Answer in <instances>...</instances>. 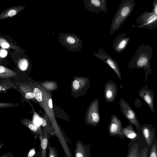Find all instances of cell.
<instances>
[{
    "mask_svg": "<svg viewBox=\"0 0 157 157\" xmlns=\"http://www.w3.org/2000/svg\"><path fill=\"white\" fill-rule=\"evenodd\" d=\"M125 137L132 140H135L138 137L137 133L134 130L132 124H128L122 129Z\"/></svg>",
    "mask_w": 157,
    "mask_h": 157,
    "instance_id": "22",
    "label": "cell"
},
{
    "mask_svg": "<svg viewBox=\"0 0 157 157\" xmlns=\"http://www.w3.org/2000/svg\"><path fill=\"white\" fill-rule=\"evenodd\" d=\"M155 128L150 124H144L141 125V130L140 132H142L149 147L151 145L155 136Z\"/></svg>",
    "mask_w": 157,
    "mask_h": 157,
    "instance_id": "14",
    "label": "cell"
},
{
    "mask_svg": "<svg viewBox=\"0 0 157 157\" xmlns=\"http://www.w3.org/2000/svg\"><path fill=\"white\" fill-rule=\"evenodd\" d=\"M100 119L99 101L97 98L94 100L90 107L87 122L88 124L95 127L99 124Z\"/></svg>",
    "mask_w": 157,
    "mask_h": 157,
    "instance_id": "9",
    "label": "cell"
},
{
    "mask_svg": "<svg viewBox=\"0 0 157 157\" xmlns=\"http://www.w3.org/2000/svg\"><path fill=\"white\" fill-rule=\"evenodd\" d=\"M136 3L134 0H123L113 18L110 34L118 30L132 12Z\"/></svg>",
    "mask_w": 157,
    "mask_h": 157,
    "instance_id": "2",
    "label": "cell"
},
{
    "mask_svg": "<svg viewBox=\"0 0 157 157\" xmlns=\"http://www.w3.org/2000/svg\"><path fill=\"white\" fill-rule=\"evenodd\" d=\"M149 157H157L156 139L151 147Z\"/></svg>",
    "mask_w": 157,
    "mask_h": 157,
    "instance_id": "28",
    "label": "cell"
},
{
    "mask_svg": "<svg viewBox=\"0 0 157 157\" xmlns=\"http://www.w3.org/2000/svg\"><path fill=\"white\" fill-rule=\"evenodd\" d=\"M136 27L151 30L157 27V15L152 12L144 11L136 18Z\"/></svg>",
    "mask_w": 157,
    "mask_h": 157,
    "instance_id": "4",
    "label": "cell"
},
{
    "mask_svg": "<svg viewBox=\"0 0 157 157\" xmlns=\"http://www.w3.org/2000/svg\"><path fill=\"white\" fill-rule=\"evenodd\" d=\"M93 55L106 63L115 72L119 79L121 80V75L118 63L102 47H99L97 52L94 53Z\"/></svg>",
    "mask_w": 157,
    "mask_h": 157,
    "instance_id": "6",
    "label": "cell"
},
{
    "mask_svg": "<svg viewBox=\"0 0 157 157\" xmlns=\"http://www.w3.org/2000/svg\"><path fill=\"white\" fill-rule=\"evenodd\" d=\"M58 39L61 45L69 51L76 52L82 48V40L75 34L59 33Z\"/></svg>",
    "mask_w": 157,
    "mask_h": 157,
    "instance_id": "3",
    "label": "cell"
},
{
    "mask_svg": "<svg viewBox=\"0 0 157 157\" xmlns=\"http://www.w3.org/2000/svg\"><path fill=\"white\" fill-rule=\"evenodd\" d=\"M126 33H121L115 38L113 44V48L115 52L120 53L127 47L130 37H126Z\"/></svg>",
    "mask_w": 157,
    "mask_h": 157,
    "instance_id": "13",
    "label": "cell"
},
{
    "mask_svg": "<svg viewBox=\"0 0 157 157\" xmlns=\"http://www.w3.org/2000/svg\"><path fill=\"white\" fill-rule=\"evenodd\" d=\"M64 157H67V156H66V155H65Z\"/></svg>",
    "mask_w": 157,
    "mask_h": 157,
    "instance_id": "38",
    "label": "cell"
},
{
    "mask_svg": "<svg viewBox=\"0 0 157 157\" xmlns=\"http://www.w3.org/2000/svg\"><path fill=\"white\" fill-rule=\"evenodd\" d=\"M123 127L121 120L116 115L113 114L111 117L107 128L109 137H116L117 135L121 139L124 138L122 131Z\"/></svg>",
    "mask_w": 157,
    "mask_h": 157,
    "instance_id": "7",
    "label": "cell"
},
{
    "mask_svg": "<svg viewBox=\"0 0 157 157\" xmlns=\"http://www.w3.org/2000/svg\"><path fill=\"white\" fill-rule=\"evenodd\" d=\"M21 121L22 124L27 126L36 135L39 136L40 139L42 138L43 135L38 128L36 125L31 123L29 120L25 118H22Z\"/></svg>",
    "mask_w": 157,
    "mask_h": 157,
    "instance_id": "23",
    "label": "cell"
},
{
    "mask_svg": "<svg viewBox=\"0 0 157 157\" xmlns=\"http://www.w3.org/2000/svg\"><path fill=\"white\" fill-rule=\"evenodd\" d=\"M7 53L6 52L3 50H2L0 51V56L1 57H4L6 55Z\"/></svg>",
    "mask_w": 157,
    "mask_h": 157,
    "instance_id": "35",
    "label": "cell"
},
{
    "mask_svg": "<svg viewBox=\"0 0 157 157\" xmlns=\"http://www.w3.org/2000/svg\"><path fill=\"white\" fill-rule=\"evenodd\" d=\"M48 149L49 150L48 157H58V154L55 147L51 146L49 143Z\"/></svg>",
    "mask_w": 157,
    "mask_h": 157,
    "instance_id": "25",
    "label": "cell"
},
{
    "mask_svg": "<svg viewBox=\"0 0 157 157\" xmlns=\"http://www.w3.org/2000/svg\"><path fill=\"white\" fill-rule=\"evenodd\" d=\"M17 87V91L20 92L22 95H24L26 98L31 99L34 98L33 92L31 90L29 84L27 83L25 79L19 80L15 82Z\"/></svg>",
    "mask_w": 157,
    "mask_h": 157,
    "instance_id": "15",
    "label": "cell"
},
{
    "mask_svg": "<svg viewBox=\"0 0 157 157\" xmlns=\"http://www.w3.org/2000/svg\"><path fill=\"white\" fill-rule=\"evenodd\" d=\"M152 55V49L151 46L141 44L139 46L128 64V70L130 71L134 68H143L145 73L144 82H146L148 75L152 72L150 61Z\"/></svg>",
    "mask_w": 157,
    "mask_h": 157,
    "instance_id": "1",
    "label": "cell"
},
{
    "mask_svg": "<svg viewBox=\"0 0 157 157\" xmlns=\"http://www.w3.org/2000/svg\"><path fill=\"white\" fill-rule=\"evenodd\" d=\"M10 89L17 91V87L14 81L0 79V94L5 93Z\"/></svg>",
    "mask_w": 157,
    "mask_h": 157,
    "instance_id": "21",
    "label": "cell"
},
{
    "mask_svg": "<svg viewBox=\"0 0 157 157\" xmlns=\"http://www.w3.org/2000/svg\"><path fill=\"white\" fill-rule=\"evenodd\" d=\"M73 86L75 90H78L79 87V83L78 80H75L73 82Z\"/></svg>",
    "mask_w": 157,
    "mask_h": 157,
    "instance_id": "31",
    "label": "cell"
},
{
    "mask_svg": "<svg viewBox=\"0 0 157 157\" xmlns=\"http://www.w3.org/2000/svg\"><path fill=\"white\" fill-rule=\"evenodd\" d=\"M20 104L18 103L0 102V109L12 108L18 106Z\"/></svg>",
    "mask_w": 157,
    "mask_h": 157,
    "instance_id": "27",
    "label": "cell"
},
{
    "mask_svg": "<svg viewBox=\"0 0 157 157\" xmlns=\"http://www.w3.org/2000/svg\"><path fill=\"white\" fill-rule=\"evenodd\" d=\"M33 93L34 94V98L39 102L42 101V93L37 88L35 87L33 89Z\"/></svg>",
    "mask_w": 157,
    "mask_h": 157,
    "instance_id": "26",
    "label": "cell"
},
{
    "mask_svg": "<svg viewBox=\"0 0 157 157\" xmlns=\"http://www.w3.org/2000/svg\"><path fill=\"white\" fill-rule=\"evenodd\" d=\"M152 4L153 8L152 12L157 15V0H153Z\"/></svg>",
    "mask_w": 157,
    "mask_h": 157,
    "instance_id": "30",
    "label": "cell"
},
{
    "mask_svg": "<svg viewBox=\"0 0 157 157\" xmlns=\"http://www.w3.org/2000/svg\"><path fill=\"white\" fill-rule=\"evenodd\" d=\"M25 79L15 70L11 69L0 65V79L10 80L14 82L17 80Z\"/></svg>",
    "mask_w": 157,
    "mask_h": 157,
    "instance_id": "12",
    "label": "cell"
},
{
    "mask_svg": "<svg viewBox=\"0 0 157 157\" xmlns=\"http://www.w3.org/2000/svg\"><path fill=\"white\" fill-rule=\"evenodd\" d=\"M105 98L108 102L114 101L117 94L118 89L115 83L113 81L109 80L105 84L104 89Z\"/></svg>",
    "mask_w": 157,
    "mask_h": 157,
    "instance_id": "11",
    "label": "cell"
},
{
    "mask_svg": "<svg viewBox=\"0 0 157 157\" xmlns=\"http://www.w3.org/2000/svg\"><path fill=\"white\" fill-rule=\"evenodd\" d=\"M148 149L147 147L144 148L139 154V157H147Z\"/></svg>",
    "mask_w": 157,
    "mask_h": 157,
    "instance_id": "29",
    "label": "cell"
},
{
    "mask_svg": "<svg viewBox=\"0 0 157 157\" xmlns=\"http://www.w3.org/2000/svg\"><path fill=\"white\" fill-rule=\"evenodd\" d=\"M48 102V105L49 108L50 109H52L53 107L52 99L51 98L49 99Z\"/></svg>",
    "mask_w": 157,
    "mask_h": 157,
    "instance_id": "36",
    "label": "cell"
},
{
    "mask_svg": "<svg viewBox=\"0 0 157 157\" xmlns=\"http://www.w3.org/2000/svg\"><path fill=\"white\" fill-rule=\"evenodd\" d=\"M40 125L43 127L46 126L47 124V123L46 121L42 118H40Z\"/></svg>",
    "mask_w": 157,
    "mask_h": 157,
    "instance_id": "33",
    "label": "cell"
},
{
    "mask_svg": "<svg viewBox=\"0 0 157 157\" xmlns=\"http://www.w3.org/2000/svg\"><path fill=\"white\" fill-rule=\"evenodd\" d=\"M17 70H16L25 79V73L28 70L29 62L28 59L23 58L19 59L17 63Z\"/></svg>",
    "mask_w": 157,
    "mask_h": 157,
    "instance_id": "19",
    "label": "cell"
},
{
    "mask_svg": "<svg viewBox=\"0 0 157 157\" xmlns=\"http://www.w3.org/2000/svg\"><path fill=\"white\" fill-rule=\"evenodd\" d=\"M25 8L24 6L10 7L4 10L0 14V19L3 20L13 17Z\"/></svg>",
    "mask_w": 157,
    "mask_h": 157,
    "instance_id": "17",
    "label": "cell"
},
{
    "mask_svg": "<svg viewBox=\"0 0 157 157\" xmlns=\"http://www.w3.org/2000/svg\"><path fill=\"white\" fill-rule=\"evenodd\" d=\"M139 96L143 99L151 110L154 113V94L153 90H151L148 88V84L141 88L139 92Z\"/></svg>",
    "mask_w": 157,
    "mask_h": 157,
    "instance_id": "10",
    "label": "cell"
},
{
    "mask_svg": "<svg viewBox=\"0 0 157 157\" xmlns=\"http://www.w3.org/2000/svg\"><path fill=\"white\" fill-rule=\"evenodd\" d=\"M74 153L75 157H91L90 147L78 141L76 142Z\"/></svg>",
    "mask_w": 157,
    "mask_h": 157,
    "instance_id": "16",
    "label": "cell"
},
{
    "mask_svg": "<svg viewBox=\"0 0 157 157\" xmlns=\"http://www.w3.org/2000/svg\"><path fill=\"white\" fill-rule=\"evenodd\" d=\"M7 62L3 59L0 56V65H6L7 64Z\"/></svg>",
    "mask_w": 157,
    "mask_h": 157,
    "instance_id": "34",
    "label": "cell"
},
{
    "mask_svg": "<svg viewBox=\"0 0 157 157\" xmlns=\"http://www.w3.org/2000/svg\"><path fill=\"white\" fill-rule=\"evenodd\" d=\"M50 134L48 133L47 130L44 132L42 138L40 140V150L41 157H47V150L49 143V139L51 137Z\"/></svg>",
    "mask_w": 157,
    "mask_h": 157,
    "instance_id": "18",
    "label": "cell"
},
{
    "mask_svg": "<svg viewBox=\"0 0 157 157\" xmlns=\"http://www.w3.org/2000/svg\"><path fill=\"white\" fill-rule=\"evenodd\" d=\"M128 150L126 157H139L138 143L135 140H131L128 145Z\"/></svg>",
    "mask_w": 157,
    "mask_h": 157,
    "instance_id": "20",
    "label": "cell"
},
{
    "mask_svg": "<svg viewBox=\"0 0 157 157\" xmlns=\"http://www.w3.org/2000/svg\"><path fill=\"white\" fill-rule=\"evenodd\" d=\"M119 104L121 111L124 117L131 124L135 126L138 132H140L141 130V125L133 109L122 98H120Z\"/></svg>",
    "mask_w": 157,
    "mask_h": 157,
    "instance_id": "5",
    "label": "cell"
},
{
    "mask_svg": "<svg viewBox=\"0 0 157 157\" xmlns=\"http://www.w3.org/2000/svg\"><path fill=\"white\" fill-rule=\"evenodd\" d=\"M0 45L5 49H12L20 52L17 46L0 36Z\"/></svg>",
    "mask_w": 157,
    "mask_h": 157,
    "instance_id": "24",
    "label": "cell"
},
{
    "mask_svg": "<svg viewBox=\"0 0 157 157\" xmlns=\"http://www.w3.org/2000/svg\"><path fill=\"white\" fill-rule=\"evenodd\" d=\"M83 4L86 9L97 14L108 11L106 0H84Z\"/></svg>",
    "mask_w": 157,
    "mask_h": 157,
    "instance_id": "8",
    "label": "cell"
},
{
    "mask_svg": "<svg viewBox=\"0 0 157 157\" xmlns=\"http://www.w3.org/2000/svg\"><path fill=\"white\" fill-rule=\"evenodd\" d=\"M142 105V103L140 100L138 98H136L135 101V105L136 107L139 108Z\"/></svg>",
    "mask_w": 157,
    "mask_h": 157,
    "instance_id": "32",
    "label": "cell"
},
{
    "mask_svg": "<svg viewBox=\"0 0 157 157\" xmlns=\"http://www.w3.org/2000/svg\"><path fill=\"white\" fill-rule=\"evenodd\" d=\"M35 150L32 149L29 151V155L30 156H33L35 154Z\"/></svg>",
    "mask_w": 157,
    "mask_h": 157,
    "instance_id": "37",
    "label": "cell"
}]
</instances>
